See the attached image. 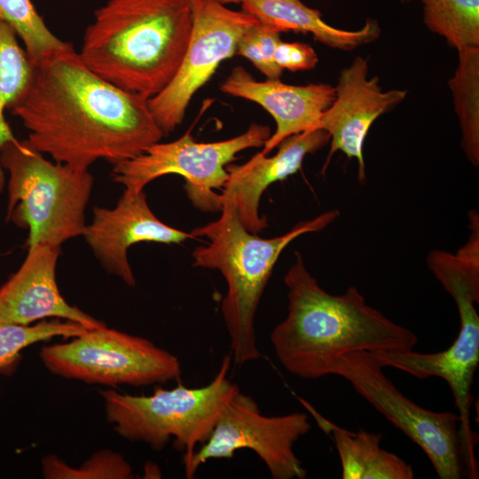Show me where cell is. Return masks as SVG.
<instances>
[{"label": "cell", "mask_w": 479, "mask_h": 479, "mask_svg": "<svg viewBox=\"0 0 479 479\" xmlns=\"http://www.w3.org/2000/svg\"><path fill=\"white\" fill-rule=\"evenodd\" d=\"M31 80L9 110L27 140L53 161L89 169L133 159L164 137L148 98L93 72L69 43L33 61Z\"/></svg>", "instance_id": "6da1fadb"}, {"label": "cell", "mask_w": 479, "mask_h": 479, "mask_svg": "<svg viewBox=\"0 0 479 479\" xmlns=\"http://www.w3.org/2000/svg\"><path fill=\"white\" fill-rule=\"evenodd\" d=\"M294 258L284 277L287 314L271 334L287 372L314 380L330 375L335 359L350 352L413 350L417 335L366 304L355 286L331 294L309 272L300 252Z\"/></svg>", "instance_id": "7a4b0ae2"}, {"label": "cell", "mask_w": 479, "mask_h": 479, "mask_svg": "<svg viewBox=\"0 0 479 479\" xmlns=\"http://www.w3.org/2000/svg\"><path fill=\"white\" fill-rule=\"evenodd\" d=\"M192 21L190 0H108L94 12L77 52L100 77L149 99L176 75Z\"/></svg>", "instance_id": "3957f363"}, {"label": "cell", "mask_w": 479, "mask_h": 479, "mask_svg": "<svg viewBox=\"0 0 479 479\" xmlns=\"http://www.w3.org/2000/svg\"><path fill=\"white\" fill-rule=\"evenodd\" d=\"M220 217L190 233L207 239L192 252L193 266L220 271L227 284L221 312L229 334L232 359L243 365L262 355L256 343V310L283 250L299 236L318 232L340 216L336 209L296 224L285 234L260 238L240 223L232 201L221 200Z\"/></svg>", "instance_id": "277c9868"}, {"label": "cell", "mask_w": 479, "mask_h": 479, "mask_svg": "<svg viewBox=\"0 0 479 479\" xmlns=\"http://www.w3.org/2000/svg\"><path fill=\"white\" fill-rule=\"evenodd\" d=\"M0 161L9 173L6 220L27 229V248L82 236L94 180L89 169L50 161L27 139L5 144Z\"/></svg>", "instance_id": "5b68a950"}, {"label": "cell", "mask_w": 479, "mask_h": 479, "mask_svg": "<svg viewBox=\"0 0 479 479\" xmlns=\"http://www.w3.org/2000/svg\"><path fill=\"white\" fill-rule=\"evenodd\" d=\"M232 357L225 355L214 379L200 388L178 383L173 389L158 388L150 396L101 391L106 420L122 438L162 450L174 439L184 453L185 468L198 444L210 436L227 403L240 391L228 378Z\"/></svg>", "instance_id": "8992f818"}, {"label": "cell", "mask_w": 479, "mask_h": 479, "mask_svg": "<svg viewBox=\"0 0 479 479\" xmlns=\"http://www.w3.org/2000/svg\"><path fill=\"white\" fill-rule=\"evenodd\" d=\"M39 357L52 374L109 387L165 383L179 381L182 374L175 355L145 338L106 326L44 346Z\"/></svg>", "instance_id": "52a82bcc"}, {"label": "cell", "mask_w": 479, "mask_h": 479, "mask_svg": "<svg viewBox=\"0 0 479 479\" xmlns=\"http://www.w3.org/2000/svg\"><path fill=\"white\" fill-rule=\"evenodd\" d=\"M368 351L335 359L331 374L347 380L355 391L422 449L440 479L467 476L458 413L433 412L404 396Z\"/></svg>", "instance_id": "ba28073f"}, {"label": "cell", "mask_w": 479, "mask_h": 479, "mask_svg": "<svg viewBox=\"0 0 479 479\" xmlns=\"http://www.w3.org/2000/svg\"><path fill=\"white\" fill-rule=\"evenodd\" d=\"M271 129L252 123L246 131L229 139L200 143L190 132L167 143H155L138 156L113 165V180L135 192L143 191L158 177L176 174L185 179V190L193 205L203 211L221 210L219 194L228 177L227 165L249 148L263 147Z\"/></svg>", "instance_id": "9c48e42d"}, {"label": "cell", "mask_w": 479, "mask_h": 479, "mask_svg": "<svg viewBox=\"0 0 479 479\" xmlns=\"http://www.w3.org/2000/svg\"><path fill=\"white\" fill-rule=\"evenodd\" d=\"M310 428L308 414L265 416L255 401L240 390L225 405L208 439L194 452L185 468V477L193 478L209 459H232L238 450L249 449L273 479H304L307 472L294 445Z\"/></svg>", "instance_id": "30bf717a"}, {"label": "cell", "mask_w": 479, "mask_h": 479, "mask_svg": "<svg viewBox=\"0 0 479 479\" xmlns=\"http://www.w3.org/2000/svg\"><path fill=\"white\" fill-rule=\"evenodd\" d=\"M192 31L181 65L169 84L149 98L151 113L164 136L184 121L195 93L219 65L236 54L242 35L259 20L216 0H190Z\"/></svg>", "instance_id": "8fae6325"}, {"label": "cell", "mask_w": 479, "mask_h": 479, "mask_svg": "<svg viewBox=\"0 0 479 479\" xmlns=\"http://www.w3.org/2000/svg\"><path fill=\"white\" fill-rule=\"evenodd\" d=\"M460 326L457 338L446 349L436 353L375 352L382 367H393L419 379L443 378L449 384L458 408L459 430L469 478H478L475 454L477 436L470 425L471 387L479 364V316L474 304L458 307Z\"/></svg>", "instance_id": "7c38bea8"}, {"label": "cell", "mask_w": 479, "mask_h": 479, "mask_svg": "<svg viewBox=\"0 0 479 479\" xmlns=\"http://www.w3.org/2000/svg\"><path fill=\"white\" fill-rule=\"evenodd\" d=\"M368 60L357 56L344 67L334 86L335 97L322 115L318 129L325 130L330 137V149L322 174L331 158L341 151L358 164V181L365 180L363 146L373 123L382 114L392 111L406 96V90L383 91L378 76L368 77Z\"/></svg>", "instance_id": "4fadbf2b"}, {"label": "cell", "mask_w": 479, "mask_h": 479, "mask_svg": "<svg viewBox=\"0 0 479 479\" xmlns=\"http://www.w3.org/2000/svg\"><path fill=\"white\" fill-rule=\"evenodd\" d=\"M93 216L82 236L103 269L128 286L136 279L128 260V249L138 242L180 244L191 233L161 222L150 208L145 192L124 189L113 208H93Z\"/></svg>", "instance_id": "5bb4252c"}, {"label": "cell", "mask_w": 479, "mask_h": 479, "mask_svg": "<svg viewBox=\"0 0 479 479\" xmlns=\"http://www.w3.org/2000/svg\"><path fill=\"white\" fill-rule=\"evenodd\" d=\"M60 247L38 243L28 247L20 269L0 287V322L31 325L47 318H64L87 329L106 326L61 295L56 280Z\"/></svg>", "instance_id": "9a60e30c"}, {"label": "cell", "mask_w": 479, "mask_h": 479, "mask_svg": "<svg viewBox=\"0 0 479 479\" xmlns=\"http://www.w3.org/2000/svg\"><path fill=\"white\" fill-rule=\"evenodd\" d=\"M220 90L256 103L272 116L276 130L263 146L264 155L287 137L318 129L335 97L334 87L328 83L291 85L279 79L258 81L242 67L232 70Z\"/></svg>", "instance_id": "2e32d148"}, {"label": "cell", "mask_w": 479, "mask_h": 479, "mask_svg": "<svg viewBox=\"0 0 479 479\" xmlns=\"http://www.w3.org/2000/svg\"><path fill=\"white\" fill-rule=\"evenodd\" d=\"M329 141L325 130H310L284 139L273 156L260 152L243 164L230 163L226 167L227 180L219 193L220 201H232L242 225L258 234L269 225L266 216L259 211L264 191L271 184L295 174L308 154L322 149Z\"/></svg>", "instance_id": "e0dca14e"}, {"label": "cell", "mask_w": 479, "mask_h": 479, "mask_svg": "<svg viewBox=\"0 0 479 479\" xmlns=\"http://www.w3.org/2000/svg\"><path fill=\"white\" fill-rule=\"evenodd\" d=\"M241 5L243 11L280 33L310 34L315 41L342 51H352L371 43L381 32L378 21L372 18H367L363 27L357 30L337 28L326 23L318 10L301 0H245Z\"/></svg>", "instance_id": "ac0fdd59"}, {"label": "cell", "mask_w": 479, "mask_h": 479, "mask_svg": "<svg viewBox=\"0 0 479 479\" xmlns=\"http://www.w3.org/2000/svg\"><path fill=\"white\" fill-rule=\"evenodd\" d=\"M318 426L333 440L342 465V479H412L410 464L381 447L382 435L352 432L326 419L310 403L298 397Z\"/></svg>", "instance_id": "d6986e66"}, {"label": "cell", "mask_w": 479, "mask_h": 479, "mask_svg": "<svg viewBox=\"0 0 479 479\" xmlns=\"http://www.w3.org/2000/svg\"><path fill=\"white\" fill-rule=\"evenodd\" d=\"M33 68V61L15 30L0 17V153L5 144L16 139L4 113L27 89ZM4 184L0 161V193Z\"/></svg>", "instance_id": "ffe728a7"}, {"label": "cell", "mask_w": 479, "mask_h": 479, "mask_svg": "<svg viewBox=\"0 0 479 479\" xmlns=\"http://www.w3.org/2000/svg\"><path fill=\"white\" fill-rule=\"evenodd\" d=\"M458 67L448 84L461 130L467 159L479 164V48L458 51Z\"/></svg>", "instance_id": "44dd1931"}, {"label": "cell", "mask_w": 479, "mask_h": 479, "mask_svg": "<svg viewBox=\"0 0 479 479\" xmlns=\"http://www.w3.org/2000/svg\"><path fill=\"white\" fill-rule=\"evenodd\" d=\"M423 22L457 51L479 48V0H420Z\"/></svg>", "instance_id": "7402d4cb"}, {"label": "cell", "mask_w": 479, "mask_h": 479, "mask_svg": "<svg viewBox=\"0 0 479 479\" xmlns=\"http://www.w3.org/2000/svg\"><path fill=\"white\" fill-rule=\"evenodd\" d=\"M0 17L15 30L32 61L69 44L50 30L31 0H0Z\"/></svg>", "instance_id": "603a6c76"}, {"label": "cell", "mask_w": 479, "mask_h": 479, "mask_svg": "<svg viewBox=\"0 0 479 479\" xmlns=\"http://www.w3.org/2000/svg\"><path fill=\"white\" fill-rule=\"evenodd\" d=\"M87 328L72 322H62L59 318L41 320L35 325H18L0 322V366L12 361L25 348L53 337L72 338Z\"/></svg>", "instance_id": "cb8c5ba5"}, {"label": "cell", "mask_w": 479, "mask_h": 479, "mask_svg": "<svg viewBox=\"0 0 479 479\" xmlns=\"http://www.w3.org/2000/svg\"><path fill=\"white\" fill-rule=\"evenodd\" d=\"M43 475L47 479H130L131 466L124 457L110 450H101L79 467H72L56 455L42 459Z\"/></svg>", "instance_id": "d4e9b609"}, {"label": "cell", "mask_w": 479, "mask_h": 479, "mask_svg": "<svg viewBox=\"0 0 479 479\" xmlns=\"http://www.w3.org/2000/svg\"><path fill=\"white\" fill-rule=\"evenodd\" d=\"M280 32L258 21L240 37L236 53L249 60L267 79H279L283 74L274 60Z\"/></svg>", "instance_id": "484cf974"}, {"label": "cell", "mask_w": 479, "mask_h": 479, "mask_svg": "<svg viewBox=\"0 0 479 479\" xmlns=\"http://www.w3.org/2000/svg\"><path fill=\"white\" fill-rule=\"evenodd\" d=\"M274 60L281 70L296 72L313 69L318 62V57L308 43L280 40L275 50Z\"/></svg>", "instance_id": "4316f807"}, {"label": "cell", "mask_w": 479, "mask_h": 479, "mask_svg": "<svg viewBox=\"0 0 479 479\" xmlns=\"http://www.w3.org/2000/svg\"><path fill=\"white\" fill-rule=\"evenodd\" d=\"M217 2L223 4H238V3H240L242 4L245 0H216Z\"/></svg>", "instance_id": "83f0119b"}, {"label": "cell", "mask_w": 479, "mask_h": 479, "mask_svg": "<svg viewBox=\"0 0 479 479\" xmlns=\"http://www.w3.org/2000/svg\"><path fill=\"white\" fill-rule=\"evenodd\" d=\"M402 4L409 3L411 0H399Z\"/></svg>", "instance_id": "f1b7e54d"}]
</instances>
